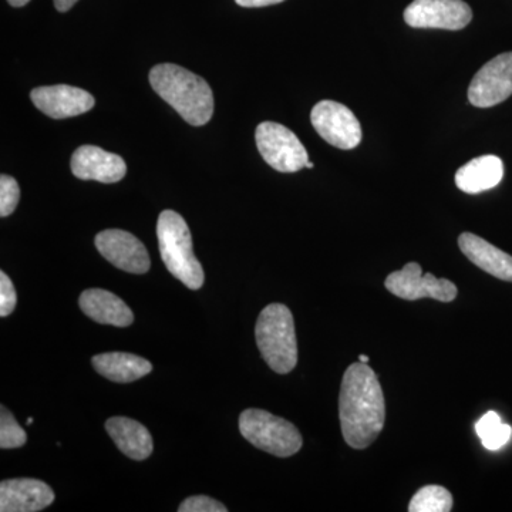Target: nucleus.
<instances>
[{"label":"nucleus","mask_w":512,"mask_h":512,"mask_svg":"<svg viewBox=\"0 0 512 512\" xmlns=\"http://www.w3.org/2000/svg\"><path fill=\"white\" fill-rule=\"evenodd\" d=\"M339 419L343 439L356 450L372 446L382 433L386 421L383 389L366 363H353L343 375Z\"/></svg>","instance_id":"f257e3e1"},{"label":"nucleus","mask_w":512,"mask_h":512,"mask_svg":"<svg viewBox=\"0 0 512 512\" xmlns=\"http://www.w3.org/2000/svg\"><path fill=\"white\" fill-rule=\"evenodd\" d=\"M154 92L188 124L205 126L214 114V94L202 77L177 64H157L150 72Z\"/></svg>","instance_id":"f03ea898"},{"label":"nucleus","mask_w":512,"mask_h":512,"mask_svg":"<svg viewBox=\"0 0 512 512\" xmlns=\"http://www.w3.org/2000/svg\"><path fill=\"white\" fill-rule=\"evenodd\" d=\"M158 248L165 268L192 291L204 285V269L192 249L187 222L175 211H163L157 222Z\"/></svg>","instance_id":"7ed1b4c3"},{"label":"nucleus","mask_w":512,"mask_h":512,"mask_svg":"<svg viewBox=\"0 0 512 512\" xmlns=\"http://www.w3.org/2000/svg\"><path fill=\"white\" fill-rule=\"evenodd\" d=\"M255 339L259 352L274 372L286 375L298 363L295 322L288 306L272 303L259 313Z\"/></svg>","instance_id":"20e7f679"},{"label":"nucleus","mask_w":512,"mask_h":512,"mask_svg":"<svg viewBox=\"0 0 512 512\" xmlns=\"http://www.w3.org/2000/svg\"><path fill=\"white\" fill-rule=\"evenodd\" d=\"M239 431L252 446L276 457H291L303 444L302 434L292 423L265 410L242 412Z\"/></svg>","instance_id":"39448f33"},{"label":"nucleus","mask_w":512,"mask_h":512,"mask_svg":"<svg viewBox=\"0 0 512 512\" xmlns=\"http://www.w3.org/2000/svg\"><path fill=\"white\" fill-rule=\"evenodd\" d=\"M262 158L279 173H296L306 168L309 156L301 140L282 124L264 121L255 131Z\"/></svg>","instance_id":"423d86ee"},{"label":"nucleus","mask_w":512,"mask_h":512,"mask_svg":"<svg viewBox=\"0 0 512 512\" xmlns=\"http://www.w3.org/2000/svg\"><path fill=\"white\" fill-rule=\"evenodd\" d=\"M384 286L394 296L406 301L430 298L447 303L453 302L458 293L457 286L448 279L436 278L433 274L423 275L417 262H410L387 276Z\"/></svg>","instance_id":"0eeeda50"},{"label":"nucleus","mask_w":512,"mask_h":512,"mask_svg":"<svg viewBox=\"0 0 512 512\" xmlns=\"http://www.w3.org/2000/svg\"><path fill=\"white\" fill-rule=\"evenodd\" d=\"M312 126L330 146L353 150L362 141V127L353 111L338 101H319L312 109Z\"/></svg>","instance_id":"6e6552de"},{"label":"nucleus","mask_w":512,"mask_h":512,"mask_svg":"<svg viewBox=\"0 0 512 512\" xmlns=\"http://www.w3.org/2000/svg\"><path fill=\"white\" fill-rule=\"evenodd\" d=\"M473 19L463 0H414L404 10L407 25L417 29L461 30Z\"/></svg>","instance_id":"1a4fd4ad"},{"label":"nucleus","mask_w":512,"mask_h":512,"mask_svg":"<svg viewBox=\"0 0 512 512\" xmlns=\"http://www.w3.org/2000/svg\"><path fill=\"white\" fill-rule=\"evenodd\" d=\"M512 94V52L494 57L478 70L468 87V100L480 109L497 106Z\"/></svg>","instance_id":"9d476101"},{"label":"nucleus","mask_w":512,"mask_h":512,"mask_svg":"<svg viewBox=\"0 0 512 512\" xmlns=\"http://www.w3.org/2000/svg\"><path fill=\"white\" fill-rule=\"evenodd\" d=\"M96 248L110 264L121 271L141 275L150 269V255L146 247L130 232L121 229L101 231L96 237Z\"/></svg>","instance_id":"9b49d317"},{"label":"nucleus","mask_w":512,"mask_h":512,"mask_svg":"<svg viewBox=\"0 0 512 512\" xmlns=\"http://www.w3.org/2000/svg\"><path fill=\"white\" fill-rule=\"evenodd\" d=\"M30 99L37 109L55 120L80 116L92 110L96 104L92 94L67 84L37 87L30 93Z\"/></svg>","instance_id":"f8f14e48"},{"label":"nucleus","mask_w":512,"mask_h":512,"mask_svg":"<svg viewBox=\"0 0 512 512\" xmlns=\"http://www.w3.org/2000/svg\"><path fill=\"white\" fill-rule=\"evenodd\" d=\"M74 177L103 184L119 183L127 174V165L117 154L96 146H82L72 156Z\"/></svg>","instance_id":"ddd939ff"},{"label":"nucleus","mask_w":512,"mask_h":512,"mask_svg":"<svg viewBox=\"0 0 512 512\" xmlns=\"http://www.w3.org/2000/svg\"><path fill=\"white\" fill-rule=\"evenodd\" d=\"M55 501V493L43 481L35 478H15L0 484V511L37 512Z\"/></svg>","instance_id":"4468645a"},{"label":"nucleus","mask_w":512,"mask_h":512,"mask_svg":"<svg viewBox=\"0 0 512 512\" xmlns=\"http://www.w3.org/2000/svg\"><path fill=\"white\" fill-rule=\"evenodd\" d=\"M461 252L478 268L501 281L512 282V256L501 251L490 242L471 232H464L458 238Z\"/></svg>","instance_id":"2eb2a0df"},{"label":"nucleus","mask_w":512,"mask_h":512,"mask_svg":"<svg viewBox=\"0 0 512 512\" xmlns=\"http://www.w3.org/2000/svg\"><path fill=\"white\" fill-rule=\"evenodd\" d=\"M79 305L86 316L101 325L127 328L134 322L133 312L126 302L104 289H87L80 295Z\"/></svg>","instance_id":"dca6fc26"},{"label":"nucleus","mask_w":512,"mask_h":512,"mask_svg":"<svg viewBox=\"0 0 512 512\" xmlns=\"http://www.w3.org/2000/svg\"><path fill=\"white\" fill-rule=\"evenodd\" d=\"M106 430L121 453L133 460H146L153 453L154 444L150 431L136 420L111 417L106 421Z\"/></svg>","instance_id":"f3484780"},{"label":"nucleus","mask_w":512,"mask_h":512,"mask_svg":"<svg viewBox=\"0 0 512 512\" xmlns=\"http://www.w3.org/2000/svg\"><path fill=\"white\" fill-rule=\"evenodd\" d=\"M504 164L500 157L483 156L474 158L456 173V184L466 194H480L501 183Z\"/></svg>","instance_id":"a211bd4d"},{"label":"nucleus","mask_w":512,"mask_h":512,"mask_svg":"<svg viewBox=\"0 0 512 512\" xmlns=\"http://www.w3.org/2000/svg\"><path fill=\"white\" fill-rule=\"evenodd\" d=\"M93 366L99 375L116 383L136 382L153 370V365L144 357L123 352L101 353L94 356Z\"/></svg>","instance_id":"6ab92c4d"},{"label":"nucleus","mask_w":512,"mask_h":512,"mask_svg":"<svg viewBox=\"0 0 512 512\" xmlns=\"http://www.w3.org/2000/svg\"><path fill=\"white\" fill-rule=\"evenodd\" d=\"M453 510V495L441 485H426L413 495L410 512H448Z\"/></svg>","instance_id":"aec40b11"},{"label":"nucleus","mask_w":512,"mask_h":512,"mask_svg":"<svg viewBox=\"0 0 512 512\" xmlns=\"http://www.w3.org/2000/svg\"><path fill=\"white\" fill-rule=\"evenodd\" d=\"M476 433L487 450L497 451L510 441L512 429L497 413L488 412L477 421Z\"/></svg>","instance_id":"412c9836"},{"label":"nucleus","mask_w":512,"mask_h":512,"mask_svg":"<svg viewBox=\"0 0 512 512\" xmlns=\"http://www.w3.org/2000/svg\"><path fill=\"white\" fill-rule=\"evenodd\" d=\"M0 414V447L8 450L25 446L28 434L19 426L13 414L5 406L0 407Z\"/></svg>","instance_id":"4be33fe9"},{"label":"nucleus","mask_w":512,"mask_h":512,"mask_svg":"<svg viewBox=\"0 0 512 512\" xmlns=\"http://www.w3.org/2000/svg\"><path fill=\"white\" fill-rule=\"evenodd\" d=\"M20 190L18 181L10 175L0 177V217L6 218L18 207Z\"/></svg>","instance_id":"5701e85b"},{"label":"nucleus","mask_w":512,"mask_h":512,"mask_svg":"<svg viewBox=\"0 0 512 512\" xmlns=\"http://www.w3.org/2000/svg\"><path fill=\"white\" fill-rule=\"evenodd\" d=\"M180 512H227L228 508L220 501L214 500L205 495H195V497L187 498L178 507Z\"/></svg>","instance_id":"b1692460"},{"label":"nucleus","mask_w":512,"mask_h":512,"mask_svg":"<svg viewBox=\"0 0 512 512\" xmlns=\"http://www.w3.org/2000/svg\"><path fill=\"white\" fill-rule=\"evenodd\" d=\"M18 303L15 286L5 272H0V316L6 318L15 311Z\"/></svg>","instance_id":"393cba45"},{"label":"nucleus","mask_w":512,"mask_h":512,"mask_svg":"<svg viewBox=\"0 0 512 512\" xmlns=\"http://www.w3.org/2000/svg\"><path fill=\"white\" fill-rule=\"evenodd\" d=\"M242 8H265V6L278 5L285 0H235Z\"/></svg>","instance_id":"a878e982"},{"label":"nucleus","mask_w":512,"mask_h":512,"mask_svg":"<svg viewBox=\"0 0 512 512\" xmlns=\"http://www.w3.org/2000/svg\"><path fill=\"white\" fill-rule=\"evenodd\" d=\"M53 2H55L56 9L64 13L69 12L79 0H53Z\"/></svg>","instance_id":"bb28decb"},{"label":"nucleus","mask_w":512,"mask_h":512,"mask_svg":"<svg viewBox=\"0 0 512 512\" xmlns=\"http://www.w3.org/2000/svg\"><path fill=\"white\" fill-rule=\"evenodd\" d=\"M8 2L13 8H22V6L28 5L30 0H8Z\"/></svg>","instance_id":"cd10ccee"},{"label":"nucleus","mask_w":512,"mask_h":512,"mask_svg":"<svg viewBox=\"0 0 512 512\" xmlns=\"http://www.w3.org/2000/svg\"><path fill=\"white\" fill-rule=\"evenodd\" d=\"M359 359H360V363H369V357H367L366 355H362V356H359Z\"/></svg>","instance_id":"c85d7f7f"},{"label":"nucleus","mask_w":512,"mask_h":512,"mask_svg":"<svg viewBox=\"0 0 512 512\" xmlns=\"http://www.w3.org/2000/svg\"><path fill=\"white\" fill-rule=\"evenodd\" d=\"M306 168H313V164L311 161H308V164H306Z\"/></svg>","instance_id":"c756f323"},{"label":"nucleus","mask_w":512,"mask_h":512,"mask_svg":"<svg viewBox=\"0 0 512 512\" xmlns=\"http://www.w3.org/2000/svg\"><path fill=\"white\" fill-rule=\"evenodd\" d=\"M33 423V419H28V424H32Z\"/></svg>","instance_id":"7c9ffc66"}]
</instances>
